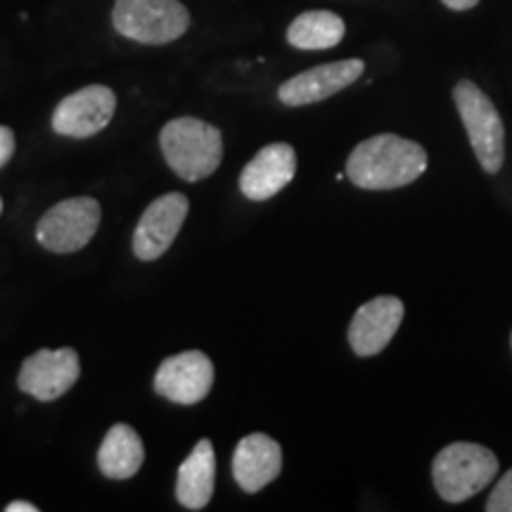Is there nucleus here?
<instances>
[{
  "label": "nucleus",
  "instance_id": "nucleus-10",
  "mask_svg": "<svg viewBox=\"0 0 512 512\" xmlns=\"http://www.w3.org/2000/svg\"><path fill=\"white\" fill-rule=\"evenodd\" d=\"M81 375L79 354L74 349H41L22 363L17 384L36 401H55L74 387Z\"/></svg>",
  "mask_w": 512,
  "mask_h": 512
},
{
  "label": "nucleus",
  "instance_id": "nucleus-2",
  "mask_svg": "<svg viewBox=\"0 0 512 512\" xmlns=\"http://www.w3.org/2000/svg\"><path fill=\"white\" fill-rule=\"evenodd\" d=\"M166 164L188 183L204 181L223 162V136L216 126L195 117L169 121L159 133Z\"/></svg>",
  "mask_w": 512,
  "mask_h": 512
},
{
  "label": "nucleus",
  "instance_id": "nucleus-9",
  "mask_svg": "<svg viewBox=\"0 0 512 512\" xmlns=\"http://www.w3.org/2000/svg\"><path fill=\"white\" fill-rule=\"evenodd\" d=\"M214 387V363L204 351H181L162 361L155 375V392L178 406H195Z\"/></svg>",
  "mask_w": 512,
  "mask_h": 512
},
{
  "label": "nucleus",
  "instance_id": "nucleus-7",
  "mask_svg": "<svg viewBox=\"0 0 512 512\" xmlns=\"http://www.w3.org/2000/svg\"><path fill=\"white\" fill-rule=\"evenodd\" d=\"M117 112V95L112 88L93 86L67 95L53 112V131L64 138H91L110 124Z\"/></svg>",
  "mask_w": 512,
  "mask_h": 512
},
{
  "label": "nucleus",
  "instance_id": "nucleus-5",
  "mask_svg": "<svg viewBox=\"0 0 512 512\" xmlns=\"http://www.w3.org/2000/svg\"><path fill=\"white\" fill-rule=\"evenodd\" d=\"M114 29L145 46H166L190 27V12L181 0H117Z\"/></svg>",
  "mask_w": 512,
  "mask_h": 512
},
{
  "label": "nucleus",
  "instance_id": "nucleus-11",
  "mask_svg": "<svg viewBox=\"0 0 512 512\" xmlns=\"http://www.w3.org/2000/svg\"><path fill=\"white\" fill-rule=\"evenodd\" d=\"M406 313V306L399 297L380 294L363 306H358L349 325V347L356 356H377L392 342Z\"/></svg>",
  "mask_w": 512,
  "mask_h": 512
},
{
  "label": "nucleus",
  "instance_id": "nucleus-8",
  "mask_svg": "<svg viewBox=\"0 0 512 512\" xmlns=\"http://www.w3.org/2000/svg\"><path fill=\"white\" fill-rule=\"evenodd\" d=\"M188 211L190 202L183 192L157 197L140 216L133 233V254L140 261H157L159 256H164L181 233Z\"/></svg>",
  "mask_w": 512,
  "mask_h": 512
},
{
  "label": "nucleus",
  "instance_id": "nucleus-1",
  "mask_svg": "<svg viewBox=\"0 0 512 512\" xmlns=\"http://www.w3.org/2000/svg\"><path fill=\"white\" fill-rule=\"evenodd\" d=\"M425 171V147L396 133L361 140L347 159V178L361 190L406 188Z\"/></svg>",
  "mask_w": 512,
  "mask_h": 512
},
{
  "label": "nucleus",
  "instance_id": "nucleus-13",
  "mask_svg": "<svg viewBox=\"0 0 512 512\" xmlns=\"http://www.w3.org/2000/svg\"><path fill=\"white\" fill-rule=\"evenodd\" d=\"M297 174V152L287 143L266 145L240 174V192L252 202H266L285 190Z\"/></svg>",
  "mask_w": 512,
  "mask_h": 512
},
{
  "label": "nucleus",
  "instance_id": "nucleus-19",
  "mask_svg": "<svg viewBox=\"0 0 512 512\" xmlns=\"http://www.w3.org/2000/svg\"><path fill=\"white\" fill-rule=\"evenodd\" d=\"M15 133L8 126H0V169L10 162L12 155H15Z\"/></svg>",
  "mask_w": 512,
  "mask_h": 512
},
{
  "label": "nucleus",
  "instance_id": "nucleus-4",
  "mask_svg": "<svg viewBox=\"0 0 512 512\" xmlns=\"http://www.w3.org/2000/svg\"><path fill=\"white\" fill-rule=\"evenodd\" d=\"M456 110L463 121L467 138L475 150L477 162L486 174L496 176L505 162V126L498 114L494 100L486 95L477 83L458 81L453 88Z\"/></svg>",
  "mask_w": 512,
  "mask_h": 512
},
{
  "label": "nucleus",
  "instance_id": "nucleus-17",
  "mask_svg": "<svg viewBox=\"0 0 512 512\" xmlns=\"http://www.w3.org/2000/svg\"><path fill=\"white\" fill-rule=\"evenodd\" d=\"M347 34L344 19L330 10H309L287 29V43L299 50H330Z\"/></svg>",
  "mask_w": 512,
  "mask_h": 512
},
{
  "label": "nucleus",
  "instance_id": "nucleus-15",
  "mask_svg": "<svg viewBox=\"0 0 512 512\" xmlns=\"http://www.w3.org/2000/svg\"><path fill=\"white\" fill-rule=\"evenodd\" d=\"M216 453L209 439H200L192 453L178 467L176 498L183 508L204 510L214 496Z\"/></svg>",
  "mask_w": 512,
  "mask_h": 512
},
{
  "label": "nucleus",
  "instance_id": "nucleus-16",
  "mask_svg": "<svg viewBox=\"0 0 512 512\" xmlns=\"http://www.w3.org/2000/svg\"><path fill=\"white\" fill-rule=\"evenodd\" d=\"M145 460V446L138 432L128 425H112L98 451V467L107 479L124 482L138 475Z\"/></svg>",
  "mask_w": 512,
  "mask_h": 512
},
{
  "label": "nucleus",
  "instance_id": "nucleus-3",
  "mask_svg": "<svg viewBox=\"0 0 512 512\" xmlns=\"http://www.w3.org/2000/svg\"><path fill=\"white\" fill-rule=\"evenodd\" d=\"M498 475L494 451L472 441H453L441 448L432 463V482L446 503H465Z\"/></svg>",
  "mask_w": 512,
  "mask_h": 512
},
{
  "label": "nucleus",
  "instance_id": "nucleus-12",
  "mask_svg": "<svg viewBox=\"0 0 512 512\" xmlns=\"http://www.w3.org/2000/svg\"><path fill=\"white\" fill-rule=\"evenodd\" d=\"M366 64L363 60H339L318 64V67L302 72L292 79H287L283 86L278 88V98L287 107H304L316 105L332 98V95L342 93L351 83L361 79Z\"/></svg>",
  "mask_w": 512,
  "mask_h": 512
},
{
  "label": "nucleus",
  "instance_id": "nucleus-21",
  "mask_svg": "<svg viewBox=\"0 0 512 512\" xmlns=\"http://www.w3.org/2000/svg\"><path fill=\"white\" fill-rule=\"evenodd\" d=\"M5 512H38V508L27 501H12L10 505H5Z\"/></svg>",
  "mask_w": 512,
  "mask_h": 512
},
{
  "label": "nucleus",
  "instance_id": "nucleus-20",
  "mask_svg": "<svg viewBox=\"0 0 512 512\" xmlns=\"http://www.w3.org/2000/svg\"><path fill=\"white\" fill-rule=\"evenodd\" d=\"M441 3L446 5L448 10H456V12H465V10H472L479 0H441Z\"/></svg>",
  "mask_w": 512,
  "mask_h": 512
},
{
  "label": "nucleus",
  "instance_id": "nucleus-22",
  "mask_svg": "<svg viewBox=\"0 0 512 512\" xmlns=\"http://www.w3.org/2000/svg\"><path fill=\"white\" fill-rule=\"evenodd\" d=\"M0 214H3V197H0Z\"/></svg>",
  "mask_w": 512,
  "mask_h": 512
},
{
  "label": "nucleus",
  "instance_id": "nucleus-23",
  "mask_svg": "<svg viewBox=\"0 0 512 512\" xmlns=\"http://www.w3.org/2000/svg\"><path fill=\"white\" fill-rule=\"evenodd\" d=\"M510 344H512V335H510Z\"/></svg>",
  "mask_w": 512,
  "mask_h": 512
},
{
  "label": "nucleus",
  "instance_id": "nucleus-18",
  "mask_svg": "<svg viewBox=\"0 0 512 512\" xmlns=\"http://www.w3.org/2000/svg\"><path fill=\"white\" fill-rule=\"evenodd\" d=\"M486 512H512V467L494 486L489 501L484 505Z\"/></svg>",
  "mask_w": 512,
  "mask_h": 512
},
{
  "label": "nucleus",
  "instance_id": "nucleus-6",
  "mask_svg": "<svg viewBox=\"0 0 512 512\" xmlns=\"http://www.w3.org/2000/svg\"><path fill=\"white\" fill-rule=\"evenodd\" d=\"M100 204L93 197H72L57 202L36 226V240L48 252L74 254L93 240L100 226Z\"/></svg>",
  "mask_w": 512,
  "mask_h": 512
},
{
  "label": "nucleus",
  "instance_id": "nucleus-14",
  "mask_svg": "<svg viewBox=\"0 0 512 512\" xmlns=\"http://www.w3.org/2000/svg\"><path fill=\"white\" fill-rule=\"evenodd\" d=\"M283 472V448L264 432L240 439L233 453V477L242 491L256 494Z\"/></svg>",
  "mask_w": 512,
  "mask_h": 512
}]
</instances>
